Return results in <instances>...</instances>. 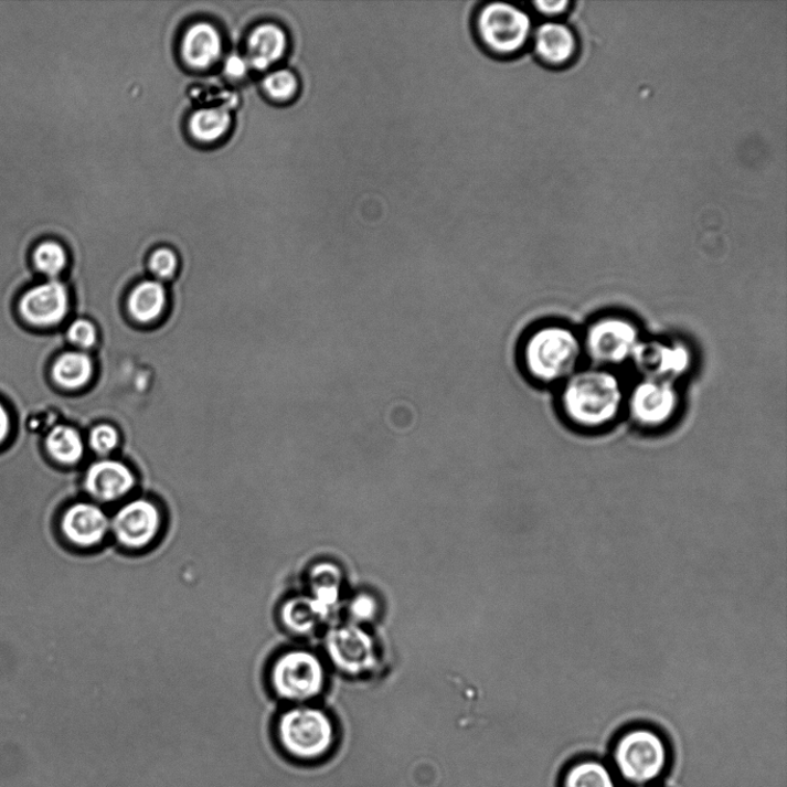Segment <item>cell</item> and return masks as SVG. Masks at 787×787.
Instances as JSON below:
<instances>
[{"instance_id":"obj_1","label":"cell","mask_w":787,"mask_h":787,"mask_svg":"<svg viewBox=\"0 0 787 787\" xmlns=\"http://www.w3.org/2000/svg\"><path fill=\"white\" fill-rule=\"evenodd\" d=\"M627 389L618 374L602 366L581 369L559 387V411L565 422L583 432L615 425L625 412Z\"/></svg>"},{"instance_id":"obj_2","label":"cell","mask_w":787,"mask_h":787,"mask_svg":"<svg viewBox=\"0 0 787 787\" xmlns=\"http://www.w3.org/2000/svg\"><path fill=\"white\" fill-rule=\"evenodd\" d=\"M585 358L583 338L563 322H541L524 332L518 343L519 371L530 383L541 387L560 386Z\"/></svg>"},{"instance_id":"obj_3","label":"cell","mask_w":787,"mask_h":787,"mask_svg":"<svg viewBox=\"0 0 787 787\" xmlns=\"http://www.w3.org/2000/svg\"><path fill=\"white\" fill-rule=\"evenodd\" d=\"M279 753L291 764L312 768L331 758L339 743L338 728L320 708L298 704L281 712L273 723Z\"/></svg>"},{"instance_id":"obj_4","label":"cell","mask_w":787,"mask_h":787,"mask_svg":"<svg viewBox=\"0 0 787 787\" xmlns=\"http://www.w3.org/2000/svg\"><path fill=\"white\" fill-rule=\"evenodd\" d=\"M608 763L619 781L629 787L656 786L668 774L672 748L658 727L632 724L613 741Z\"/></svg>"},{"instance_id":"obj_5","label":"cell","mask_w":787,"mask_h":787,"mask_svg":"<svg viewBox=\"0 0 787 787\" xmlns=\"http://www.w3.org/2000/svg\"><path fill=\"white\" fill-rule=\"evenodd\" d=\"M474 24L479 43L496 59L523 54L534 31L529 9L506 0H481Z\"/></svg>"},{"instance_id":"obj_6","label":"cell","mask_w":787,"mask_h":787,"mask_svg":"<svg viewBox=\"0 0 787 787\" xmlns=\"http://www.w3.org/2000/svg\"><path fill=\"white\" fill-rule=\"evenodd\" d=\"M585 358L593 365L616 370L632 362L642 342L636 321L623 313H603L591 322L582 334Z\"/></svg>"},{"instance_id":"obj_7","label":"cell","mask_w":787,"mask_h":787,"mask_svg":"<svg viewBox=\"0 0 787 787\" xmlns=\"http://www.w3.org/2000/svg\"><path fill=\"white\" fill-rule=\"evenodd\" d=\"M270 681L279 699L302 704L321 694L326 684V671L317 655L294 649L281 653L275 661Z\"/></svg>"},{"instance_id":"obj_8","label":"cell","mask_w":787,"mask_h":787,"mask_svg":"<svg viewBox=\"0 0 787 787\" xmlns=\"http://www.w3.org/2000/svg\"><path fill=\"white\" fill-rule=\"evenodd\" d=\"M681 397L674 382L641 377L627 389L625 412L645 430H659L672 424L680 411Z\"/></svg>"},{"instance_id":"obj_9","label":"cell","mask_w":787,"mask_h":787,"mask_svg":"<svg viewBox=\"0 0 787 787\" xmlns=\"http://www.w3.org/2000/svg\"><path fill=\"white\" fill-rule=\"evenodd\" d=\"M163 517L147 498H136L120 507L111 518V534L119 545L141 550L159 536Z\"/></svg>"},{"instance_id":"obj_10","label":"cell","mask_w":787,"mask_h":787,"mask_svg":"<svg viewBox=\"0 0 787 787\" xmlns=\"http://www.w3.org/2000/svg\"><path fill=\"white\" fill-rule=\"evenodd\" d=\"M632 363L641 377L677 383L692 370L694 357L685 343L644 339Z\"/></svg>"},{"instance_id":"obj_11","label":"cell","mask_w":787,"mask_h":787,"mask_svg":"<svg viewBox=\"0 0 787 787\" xmlns=\"http://www.w3.org/2000/svg\"><path fill=\"white\" fill-rule=\"evenodd\" d=\"M326 649L331 662L351 676L369 672L376 664L373 638L354 624L331 629L326 638Z\"/></svg>"},{"instance_id":"obj_12","label":"cell","mask_w":787,"mask_h":787,"mask_svg":"<svg viewBox=\"0 0 787 787\" xmlns=\"http://www.w3.org/2000/svg\"><path fill=\"white\" fill-rule=\"evenodd\" d=\"M59 528L67 545L77 551L89 550L111 533V518L96 503L77 501L64 509Z\"/></svg>"},{"instance_id":"obj_13","label":"cell","mask_w":787,"mask_h":787,"mask_svg":"<svg viewBox=\"0 0 787 787\" xmlns=\"http://www.w3.org/2000/svg\"><path fill=\"white\" fill-rule=\"evenodd\" d=\"M531 44L538 63L551 70L571 65L578 54V39L568 25L554 20L534 29Z\"/></svg>"},{"instance_id":"obj_14","label":"cell","mask_w":787,"mask_h":787,"mask_svg":"<svg viewBox=\"0 0 787 787\" xmlns=\"http://www.w3.org/2000/svg\"><path fill=\"white\" fill-rule=\"evenodd\" d=\"M19 308L23 320L33 326H56L68 310L66 287L57 280L40 284L23 295Z\"/></svg>"},{"instance_id":"obj_15","label":"cell","mask_w":787,"mask_h":787,"mask_svg":"<svg viewBox=\"0 0 787 787\" xmlns=\"http://www.w3.org/2000/svg\"><path fill=\"white\" fill-rule=\"evenodd\" d=\"M85 490L98 503H114L136 486V478L125 464L102 460L93 464L85 476Z\"/></svg>"},{"instance_id":"obj_16","label":"cell","mask_w":787,"mask_h":787,"mask_svg":"<svg viewBox=\"0 0 787 787\" xmlns=\"http://www.w3.org/2000/svg\"><path fill=\"white\" fill-rule=\"evenodd\" d=\"M223 41L213 24L199 22L183 36L181 54L185 62L198 70L215 65L222 56Z\"/></svg>"},{"instance_id":"obj_17","label":"cell","mask_w":787,"mask_h":787,"mask_svg":"<svg viewBox=\"0 0 787 787\" xmlns=\"http://www.w3.org/2000/svg\"><path fill=\"white\" fill-rule=\"evenodd\" d=\"M287 50L288 38L279 25L260 24L248 39V64L259 71L268 70L286 55Z\"/></svg>"},{"instance_id":"obj_18","label":"cell","mask_w":787,"mask_h":787,"mask_svg":"<svg viewBox=\"0 0 787 787\" xmlns=\"http://www.w3.org/2000/svg\"><path fill=\"white\" fill-rule=\"evenodd\" d=\"M608 761L596 756L575 758L563 770L560 787H619Z\"/></svg>"},{"instance_id":"obj_19","label":"cell","mask_w":787,"mask_h":787,"mask_svg":"<svg viewBox=\"0 0 787 787\" xmlns=\"http://www.w3.org/2000/svg\"><path fill=\"white\" fill-rule=\"evenodd\" d=\"M329 615L310 595L288 598L280 608V619L284 626L300 636L315 631Z\"/></svg>"},{"instance_id":"obj_20","label":"cell","mask_w":787,"mask_h":787,"mask_svg":"<svg viewBox=\"0 0 787 787\" xmlns=\"http://www.w3.org/2000/svg\"><path fill=\"white\" fill-rule=\"evenodd\" d=\"M167 306V291L160 281L146 280L139 284L128 300L132 317L141 323L159 319Z\"/></svg>"},{"instance_id":"obj_21","label":"cell","mask_w":787,"mask_h":787,"mask_svg":"<svg viewBox=\"0 0 787 787\" xmlns=\"http://www.w3.org/2000/svg\"><path fill=\"white\" fill-rule=\"evenodd\" d=\"M342 578V572L331 563L315 565L310 571V596L329 614L333 610L339 599Z\"/></svg>"},{"instance_id":"obj_22","label":"cell","mask_w":787,"mask_h":787,"mask_svg":"<svg viewBox=\"0 0 787 787\" xmlns=\"http://www.w3.org/2000/svg\"><path fill=\"white\" fill-rule=\"evenodd\" d=\"M94 373L92 359L83 352H67L61 355L52 369L56 383L65 389L86 385Z\"/></svg>"},{"instance_id":"obj_23","label":"cell","mask_w":787,"mask_h":787,"mask_svg":"<svg viewBox=\"0 0 787 787\" xmlns=\"http://www.w3.org/2000/svg\"><path fill=\"white\" fill-rule=\"evenodd\" d=\"M45 445L51 458L63 465L81 461L85 451L81 434L68 426L52 429L47 434Z\"/></svg>"},{"instance_id":"obj_24","label":"cell","mask_w":787,"mask_h":787,"mask_svg":"<svg viewBox=\"0 0 787 787\" xmlns=\"http://www.w3.org/2000/svg\"><path fill=\"white\" fill-rule=\"evenodd\" d=\"M232 124L228 111L223 108L202 109L190 119V132L201 142L210 143L220 140L227 134Z\"/></svg>"},{"instance_id":"obj_25","label":"cell","mask_w":787,"mask_h":787,"mask_svg":"<svg viewBox=\"0 0 787 787\" xmlns=\"http://www.w3.org/2000/svg\"><path fill=\"white\" fill-rule=\"evenodd\" d=\"M36 269L49 277L59 276L67 265L65 248L55 241H45L33 253Z\"/></svg>"},{"instance_id":"obj_26","label":"cell","mask_w":787,"mask_h":787,"mask_svg":"<svg viewBox=\"0 0 787 787\" xmlns=\"http://www.w3.org/2000/svg\"><path fill=\"white\" fill-rule=\"evenodd\" d=\"M266 92L277 102H291L300 92V81L290 70H278L270 73L264 83Z\"/></svg>"},{"instance_id":"obj_27","label":"cell","mask_w":787,"mask_h":787,"mask_svg":"<svg viewBox=\"0 0 787 787\" xmlns=\"http://www.w3.org/2000/svg\"><path fill=\"white\" fill-rule=\"evenodd\" d=\"M149 266L151 273L159 278H171L178 268V257L169 248H160L152 253Z\"/></svg>"},{"instance_id":"obj_28","label":"cell","mask_w":787,"mask_h":787,"mask_svg":"<svg viewBox=\"0 0 787 787\" xmlns=\"http://www.w3.org/2000/svg\"><path fill=\"white\" fill-rule=\"evenodd\" d=\"M119 442V435L117 430L109 425H99L93 429L89 443L92 449L99 455H107L111 453Z\"/></svg>"},{"instance_id":"obj_29","label":"cell","mask_w":787,"mask_h":787,"mask_svg":"<svg viewBox=\"0 0 787 787\" xmlns=\"http://www.w3.org/2000/svg\"><path fill=\"white\" fill-rule=\"evenodd\" d=\"M95 326L84 319L74 321L67 331L71 343L82 349H91L96 342Z\"/></svg>"},{"instance_id":"obj_30","label":"cell","mask_w":787,"mask_h":787,"mask_svg":"<svg viewBox=\"0 0 787 787\" xmlns=\"http://www.w3.org/2000/svg\"><path fill=\"white\" fill-rule=\"evenodd\" d=\"M377 602L369 594H360L351 602L350 613L358 621H370L377 614Z\"/></svg>"},{"instance_id":"obj_31","label":"cell","mask_w":787,"mask_h":787,"mask_svg":"<svg viewBox=\"0 0 787 787\" xmlns=\"http://www.w3.org/2000/svg\"><path fill=\"white\" fill-rule=\"evenodd\" d=\"M528 6L543 18L556 19L567 12L571 2L568 0H556V2H553V0H534Z\"/></svg>"},{"instance_id":"obj_32","label":"cell","mask_w":787,"mask_h":787,"mask_svg":"<svg viewBox=\"0 0 787 787\" xmlns=\"http://www.w3.org/2000/svg\"><path fill=\"white\" fill-rule=\"evenodd\" d=\"M249 64L238 55H233L225 63V72L232 78H243L248 72Z\"/></svg>"},{"instance_id":"obj_33","label":"cell","mask_w":787,"mask_h":787,"mask_svg":"<svg viewBox=\"0 0 787 787\" xmlns=\"http://www.w3.org/2000/svg\"><path fill=\"white\" fill-rule=\"evenodd\" d=\"M11 430V419L7 408L0 404V444L7 440Z\"/></svg>"},{"instance_id":"obj_34","label":"cell","mask_w":787,"mask_h":787,"mask_svg":"<svg viewBox=\"0 0 787 787\" xmlns=\"http://www.w3.org/2000/svg\"><path fill=\"white\" fill-rule=\"evenodd\" d=\"M644 787H659V786H658V785H656V786H644Z\"/></svg>"}]
</instances>
